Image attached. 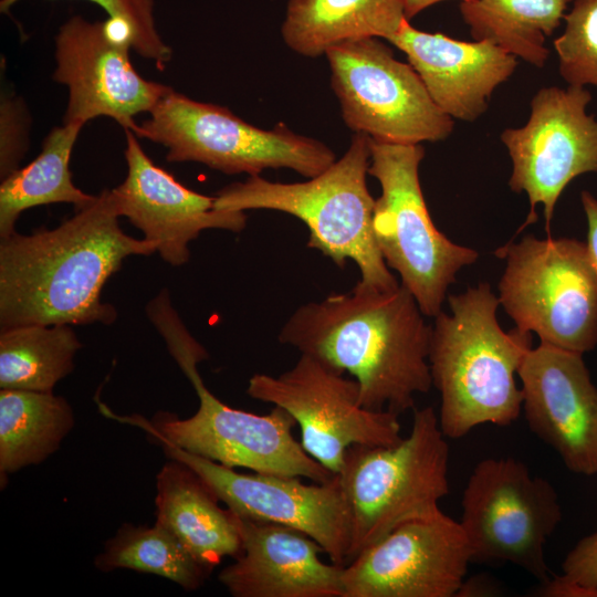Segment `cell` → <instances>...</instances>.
Returning a JSON list of instances; mask_svg holds the SVG:
<instances>
[{
	"instance_id": "cell-22",
	"label": "cell",
	"mask_w": 597,
	"mask_h": 597,
	"mask_svg": "<svg viewBox=\"0 0 597 597\" xmlns=\"http://www.w3.org/2000/svg\"><path fill=\"white\" fill-rule=\"evenodd\" d=\"M406 20L402 0H289L281 34L292 51L318 57L347 41H388Z\"/></svg>"
},
{
	"instance_id": "cell-23",
	"label": "cell",
	"mask_w": 597,
	"mask_h": 597,
	"mask_svg": "<svg viewBox=\"0 0 597 597\" xmlns=\"http://www.w3.org/2000/svg\"><path fill=\"white\" fill-rule=\"evenodd\" d=\"M75 425L69 401L53 391L0 389V476L56 452ZM1 483V484H2Z\"/></svg>"
},
{
	"instance_id": "cell-26",
	"label": "cell",
	"mask_w": 597,
	"mask_h": 597,
	"mask_svg": "<svg viewBox=\"0 0 597 597\" xmlns=\"http://www.w3.org/2000/svg\"><path fill=\"white\" fill-rule=\"evenodd\" d=\"M81 348L71 325L0 329V389L53 391L73 371Z\"/></svg>"
},
{
	"instance_id": "cell-7",
	"label": "cell",
	"mask_w": 597,
	"mask_h": 597,
	"mask_svg": "<svg viewBox=\"0 0 597 597\" xmlns=\"http://www.w3.org/2000/svg\"><path fill=\"white\" fill-rule=\"evenodd\" d=\"M368 175L381 195L376 199L373 229L378 249L400 284L416 298L427 317L441 311L458 272L479 253L448 239L434 226L421 190V144H390L369 138Z\"/></svg>"
},
{
	"instance_id": "cell-16",
	"label": "cell",
	"mask_w": 597,
	"mask_h": 597,
	"mask_svg": "<svg viewBox=\"0 0 597 597\" xmlns=\"http://www.w3.org/2000/svg\"><path fill=\"white\" fill-rule=\"evenodd\" d=\"M128 43L112 40L103 21L73 15L55 36L53 80L69 88L63 124H82L98 116L134 133V117L150 112L172 87L145 80L134 69Z\"/></svg>"
},
{
	"instance_id": "cell-21",
	"label": "cell",
	"mask_w": 597,
	"mask_h": 597,
	"mask_svg": "<svg viewBox=\"0 0 597 597\" xmlns=\"http://www.w3.org/2000/svg\"><path fill=\"white\" fill-rule=\"evenodd\" d=\"M218 501L203 479L178 460L169 459L156 475V521L210 572L242 551L237 515Z\"/></svg>"
},
{
	"instance_id": "cell-9",
	"label": "cell",
	"mask_w": 597,
	"mask_h": 597,
	"mask_svg": "<svg viewBox=\"0 0 597 597\" xmlns=\"http://www.w3.org/2000/svg\"><path fill=\"white\" fill-rule=\"evenodd\" d=\"M134 133L167 148L168 161H196L227 175L256 176L287 168L312 178L335 160L324 143L295 134L283 123L255 127L228 108L170 90Z\"/></svg>"
},
{
	"instance_id": "cell-6",
	"label": "cell",
	"mask_w": 597,
	"mask_h": 597,
	"mask_svg": "<svg viewBox=\"0 0 597 597\" xmlns=\"http://www.w3.org/2000/svg\"><path fill=\"white\" fill-rule=\"evenodd\" d=\"M444 437L428 406L413 409L411 430L397 443L347 449L338 473L350 511L347 563L396 527L442 513L439 502L449 492Z\"/></svg>"
},
{
	"instance_id": "cell-24",
	"label": "cell",
	"mask_w": 597,
	"mask_h": 597,
	"mask_svg": "<svg viewBox=\"0 0 597 597\" xmlns=\"http://www.w3.org/2000/svg\"><path fill=\"white\" fill-rule=\"evenodd\" d=\"M83 126L72 123L54 127L29 165L1 179L0 239L15 232V222L27 209L65 202L76 211L95 199L73 184L70 170L71 153Z\"/></svg>"
},
{
	"instance_id": "cell-32",
	"label": "cell",
	"mask_w": 597,
	"mask_h": 597,
	"mask_svg": "<svg viewBox=\"0 0 597 597\" xmlns=\"http://www.w3.org/2000/svg\"><path fill=\"white\" fill-rule=\"evenodd\" d=\"M535 593L544 597H597V587H583L566 582L558 575L541 583Z\"/></svg>"
},
{
	"instance_id": "cell-19",
	"label": "cell",
	"mask_w": 597,
	"mask_h": 597,
	"mask_svg": "<svg viewBox=\"0 0 597 597\" xmlns=\"http://www.w3.org/2000/svg\"><path fill=\"white\" fill-rule=\"evenodd\" d=\"M242 551L219 573L233 597H343V566L326 564L305 533L240 516Z\"/></svg>"
},
{
	"instance_id": "cell-12",
	"label": "cell",
	"mask_w": 597,
	"mask_h": 597,
	"mask_svg": "<svg viewBox=\"0 0 597 597\" xmlns=\"http://www.w3.org/2000/svg\"><path fill=\"white\" fill-rule=\"evenodd\" d=\"M247 394L291 413L304 450L333 474L341 472L349 447L391 446L402 438L399 416L363 407L354 378L308 355L279 376L253 375Z\"/></svg>"
},
{
	"instance_id": "cell-31",
	"label": "cell",
	"mask_w": 597,
	"mask_h": 597,
	"mask_svg": "<svg viewBox=\"0 0 597 597\" xmlns=\"http://www.w3.org/2000/svg\"><path fill=\"white\" fill-rule=\"evenodd\" d=\"M566 582L583 587H597V531L580 538L566 554L562 563Z\"/></svg>"
},
{
	"instance_id": "cell-4",
	"label": "cell",
	"mask_w": 597,
	"mask_h": 597,
	"mask_svg": "<svg viewBox=\"0 0 597 597\" xmlns=\"http://www.w3.org/2000/svg\"><path fill=\"white\" fill-rule=\"evenodd\" d=\"M369 165V137L355 133L342 158L320 175L292 184L249 176L219 190L214 208L264 209L294 216L310 230L308 248L318 250L339 268L352 260L363 283L394 289L400 283L389 271L373 229L376 199L366 181Z\"/></svg>"
},
{
	"instance_id": "cell-8",
	"label": "cell",
	"mask_w": 597,
	"mask_h": 597,
	"mask_svg": "<svg viewBox=\"0 0 597 597\" xmlns=\"http://www.w3.org/2000/svg\"><path fill=\"white\" fill-rule=\"evenodd\" d=\"M499 302L522 332L585 354L597 345V269L586 242L528 234L496 250Z\"/></svg>"
},
{
	"instance_id": "cell-10",
	"label": "cell",
	"mask_w": 597,
	"mask_h": 597,
	"mask_svg": "<svg viewBox=\"0 0 597 597\" xmlns=\"http://www.w3.org/2000/svg\"><path fill=\"white\" fill-rule=\"evenodd\" d=\"M461 505L471 563H511L541 583L549 579L544 548L562 521V506L548 480L514 458L483 459Z\"/></svg>"
},
{
	"instance_id": "cell-35",
	"label": "cell",
	"mask_w": 597,
	"mask_h": 597,
	"mask_svg": "<svg viewBox=\"0 0 597 597\" xmlns=\"http://www.w3.org/2000/svg\"><path fill=\"white\" fill-rule=\"evenodd\" d=\"M442 1H447V0H402L405 15L408 20H410L413 17H416L418 13L423 11L425 9ZM459 1H462V0H459Z\"/></svg>"
},
{
	"instance_id": "cell-13",
	"label": "cell",
	"mask_w": 597,
	"mask_h": 597,
	"mask_svg": "<svg viewBox=\"0 0 597 597\" xmlns=\"http://www.w3.org/2000/svg\"><path fill=\"white\" fill-rule=\"evenodd\" d=\"M588 90L569 85L541 88L531 101L525 125L502 132L512 160L509 186L525 192L530 212L519 232L537 220L543 205L546 231L557 200L577 176L597 172V119L586 113Z\"/></svg>"
},
{
	"instance_id": "cell-5",
	"label": "cell",
	"mask_w": 597,
	"mask_h": 597,
	"mask_svg": "<svg viewBox=\"0 0 597 597\" xmlns=\"http://www.w3.org/2000/svg\"><path fill=\"white\" fill-rule=\"evenodd\" d=\"M166 346L181 371L193 386L199 406L189 418L179 419L161 412L153 420L140 416H108L144 429L177 447L228 468L253 472L306 478L327 482L335 474L312 458L293 436L296 420L284 408L273 406L266 415L229 407L203 384L197 365L209 358L206 348L190 334L177 332L166 338Z\"/></svg>"
},
{
	"instance_id": "cell-28",
	"label": "cell",
	"mask_w": 597,
	"mask_h": 597,
	"mask_svg": "<svg viewBox=\"0 0 597 597\" xmlns=\"http://www.w3.org/2000/svg\"><path fill=\"white\" fill-rule=\"evenodd\" d=\"M565 29L554 42L559 73L572 86L597 88V0H573Z\"/></svg>"
},
{
	"instance_id": "cell-17",
	"label": "cell",
	"mask_w": 597,
	"mask_h": 597,
	"mask_svg": "<svg viewBox=\"0 0 597 597\" xmlns=\"http://www.w3.org/2000/svg\"><path fill=\"white\" fill-rule=\"evenodd\" d=\"M531 431L577 474L597 473V387L583 354L540 343L517 370Z\"/></svg>"
},
{
	"instance_id": "cell-30",
	"label": "cell",
	"mask_w": 597,
	"mask_h": 597,
	"mask_svg": "<svg viewBox=\"0 0 597 597\" xmlns=\"http://www.w3.org/2000/svg\"><path fill=\"white\" fill-rule=\"evenodd\" d=\"M29 119L23 103L1 95L0 106V177L20 168L28 149Z\"/></svg>"
},
{
	"instance_id": "cell-25",
	"label": "cell",
	"mask_w": 597,
	"mask_h": 597,
	"mask_svg": "<svg viewBox=\"0 0 597 597\" xmlns=\"http://www.w3.org/2000/svg\"><path fill=\"white\" fill-rule=\"evenodd\" d=\"M573 0H462L460 12L474 41H489L506 53L543 67L545 39L561 24Z\"/></svg>"
},
{
	"instance_id": "cell-27",
	"label": "cell",
	"mask_w": 597,
	"mask_h": 597,
	"mask_svg": "<svg viewBox=\"0 0 597 597\" xmlns=\"http://www.w3.org/2000/svg\"><path fill=\"white\" fill-rule=\"evenodd\" d=\"M102 572L118 568L167 578L185 590H196L210 570L199 563L180 540L164 524H123L94 561Z\"/></svg>"
},
{
	"instance_id": "cell-14",
	"label": "cell",
	"mask_w": 597,
	"mask_h": 597,
	"mask_svg": "<svg viewBox=\"0 0 597 597\" xmlns=\"http://www.w3.org/2000/svg\"><path fill=\"white\" fill-rule=\"evenodd\" d=\"M169 459L178 460L210 486L235 514L285 525L316 541L332 563L345 566L350 543V511L338 474L327 482L301 478L240 473L156 438Z\"/></svg>"
},
{
	"instance_id": "cell-29",
	"label": "cell",
	"mask_w": 597,
	"mask_h": 597,
	"mask_svg": "<svg viewBox=\"0 0 597 597\" xmlns=\"http://www.w3.org/2000/svg\"><path fill=\"white\" fill-rule=\"evenodd\" d=\"M20 0H1L0 11L8 12ZM103 8L108 17L128 22L134 38L132 49L142 57L155 62L159 70L172 57V50L158 33L154 0H87Z\"/></svg>"
},
{
	"instance_id": "cell-2",
	"label": "cell",
	"mask_w": 597,
	"mask_h": 597,
	"mask_svg": "<svg viewBox=\"0 0 597 597\" xmlns=\"http://www.w3.org/2000/svg\"><path fill=\"white\" fill-rule=\"evenodd\" d=\"M111 190L54 229L0 239V329L22 325H111L115 307L102 301L107 280L130 255L156 245L126 234Z\"/></svg>"
},
{
	"instance_id": "cell-1",
	"label": "cell",
	"mask_w": 597,
	"mask_h": 597,
	"mask_svg": "<svg viewBox=\"0 0 597 597\" xmlns=\"http://www.w3.org/2000/svg\"><path fill=\"white\" fill-rule=\"evenodd\" d=\"M425 317L401 284L380 289L358 280L348 292L298 306L277 339L352 375L363 407L400 416L432 387V325Z\"/></svg>"
},
{
	"instance_id": "cell-15",
	"label": "cell",
	"mask_w": 597,
	"mask_h": 597,
	"mask_svg": "<svg viewBox=\"0 0 597 597\" xmlns=\"http://www.w3.org/2000/svg\"><path fill=\"white\" fill-rule=\"evenodd\" d=\"M470 563L460 522L442 512L396 527L343 566V597H453Z\"/></svg>"
},
{
	"instance_id": "cell-11",
	"label": "cell",
	"mask_w": 597,
	"mask_h": 597,
	"mask_svg": "<svg viewBox=\"0 0 597 597\" xmlns=\"http://www.w3.org/2000/svg\"><path fill=\"white\" fill-rule=\"evenodd\" d=\"M331 84L346 126L390 144L446 139L453 119L430 97L410 64L398 61L378 38H362L325 53Z\"/></svg>"
},
{
	"instance_id": "cell-20",
	"label": "cell",
	"mask_w": 597,
	"mask_h": 597,
	"mask_svg": "<svg viewBox=\"0 0 597 597\" xmlns=\"http://www.w3.org/2000/svg\"><path fill=\"white\" fill-rule=\"evenodd\" d=\"M402 51L434 104L452 119L473 122L494 90L515 71L516 57L489 41L428 33L406 20L388 40Z\"/></svg>"
},
{
	"instance_id": "cell-18",
	"label": "cell",
	"mask_w": 597,
	"mask_h": 597,
	"mask_svg": "<svg viewBox=\"0 0 597 597\" xmlns=\"http://www.w3.org/2000/svg\"><path fill=\"white\" fill-rule=\"evenodd\" d=\"M127 175L111 190L117 213L153 242L160 258L172 266L188 262L189 243L207 229L240 232L245 211L214 208V197L198 193L155 165L137 136L125 129Z\"/></svg>"
},
{
	"instance_id": "cell-34",
	"label": "cell",
	"mask_w": 597,
	"mask_h": 597,
	"mask_svg": "<svg viewBox=\"0 0 597 597\" xmlns=\"http://www.w3.org/2000/svg\"><path fill=\"white\" fill-rule=\"evenodd\" d=\"M493 591H496V588L490 579L486 577H475L467 583L463 582L457 596L488 595L486 593Z\"/></svg>"
},
{
	"instance_id": "cell-33",
	"label": "cell",
	"mask_w": 597,
	"mask_h": 597,
	"mask_svg": "<svg viewBox=\"0 0 597 597\" xmlns=\"http://www.w3.org/2000/svg\"><path fill=\"white\" fill-rule=\"evenodd\" d=\"M580 201L587 220V247L597 269V199L587 190L580 192Z\"/></svg>"
},
{
	"instance_id": "cell-3",
	"label": "cell",
	"mask_w": 597,
	"mask_h": 597,
	"mask_svg": "<svg viewBox=\"0 0 597 597\" xmlns=\"http://www.w3.org/2000/svg\"><path fill=\"white\" fill-rule=\"evenodd\" d=\"M447 297L450 313L434 317L428 357L440 428L458 439L481 425L510 426L522 410L516 376L532 334L502 329L488 283Z\"/></svg>"
}]
</instances>
